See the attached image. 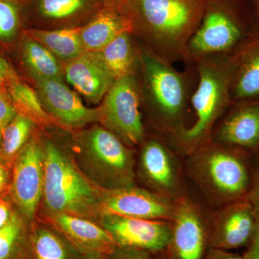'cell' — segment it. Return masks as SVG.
Segmentation results:
<instances>
[{"mask_svg":"<svg viewBox=\"0 0 259 259\" xmlns=\"http://www.w3.org/2000/svg\"><path fill=\"white\" fill-rule=\"evenodd\" d=\"M107 8H112L115 10H120L122 5L125 3L127 0H102Z\"/></svg>","mask_w":259,"mask_h":259,"instance_id":"obj_38","label":"cell"},{"mask_svg":"<svg viewBox=\"0 0 259 259\" xmlns=\"http://www.w3.org/2000/svg\"><path fill=\"white\" fill-rule=\"evenodd\" d=\"M44 152V195L56 214L86 217L100 209L101 194L57 146L48 142Z\"/></svg>","mask_w":259,"mask_h":259,"instance_id":"obj_6","label":"cell"},{"mask_svg":"<svg viewBox=\"0 0 259 259\" xmlns=\"http://www.w3.org/2000/svg\"><path fill=\"white\" fill-rule=\"evenodd\" d=\"M203 259H245L244 255L230 253L228 250L209 248Z\"/></svg>","mask_w":259,"mask_h":259,"instance_id":"obj_34","label":"cell"},{"mask_svg":"<svg viewBox=\"0 0 259 259\" xmlns=\"http://www.w3.org/2000/svg\"><path fill=\"white\" fill-rule=\"evenodd\" d=\"M18 81V76L9 63L0 56V93L8 90L12 83Z\"/></svg>","mask_w":259,"mask_h":259,"instance_id":"obj_32","label":"cell"},{"mask_svg":"<svg viewBox=\"0 0 259 259\" xmlns=\"http://www.w3.org/2000/svg\"><path fill=\"white\" fill-rule=\"evenodd\" d=\"M257 218L258 212L246 197L225 205L209 226L208 248L228 250L249 244Z\"/></svg>","mask_w":259,"mask_h":259,"instance_id":"obj_14","label":"cell"},{"mask_svg":"<svg viewBox=\"0 0 259 259\" xmlns=\"http://www.w3.org/2000/svg\"><path fill=\"white\" fill-rule=\"evenodd\" d=\"M141 106L137 76H124L115 80L104 97L100 120L127 146H137L146 139Z\"/></svg>","mask_w":259,"mask_h":259,"instance_id":"obj_8","label":"cell"},{"mask_svg":"<svg viewBox=\"0 0 259 259\" xmlns=\"http://www.w3.org/2000/svg\"><path fill=\"white\" fill-rule=\"evenodd\" d=\"M131 32L127 19L118 10L102 8L90 23L81 26V44L85 51H101L116 37Z\"/></svg>","mask_w":259,"mask_h":259,"instance_id":"obj_19","label":"cell"},{"mask_svg":"<svg viewBox=\"0 0 259 259\" xmlns=\"http://www.w3.org/2000/svg\"><path fill=\"white\" fill-rule=\"evenodd\" d=\"M205 0H127L120 8L131 33L162 60L186 62L191 38L203 15Z\"/></svg>","mask_w":259,"mask_h":259,"instance_id":"obj_1","label":"cell"},{"mask_svg":"<svg viewBox=\"0 0 259 259\" xmlns=\"http://www.w3.org/2000/svg\"><path fill=\"white\" fill-rule=\"evenodd\" d=\"M100 209L103 214L154 221H171L175 201L153 191L134 186L105 190L101 195Z\"/></svg>","mask_w":259,"mask_h":259,"instance_id":"obj_11","label":"cell"},{"mask_svg":"<svg viewBox=\"0 0 259 259\" xmlns=\"http://www.w3.org/2000/svg\"><path fill=\"white\" fill-rule=\"evenodd\" d=\"M248 245L249 248L243 254L245 259H259V212L254 233Z\"/></svg>","mask_w":259,"mask_h":259,"instance_id":"obj_33","label":"cell"},{"mask_svg":"<svg viewBox=\"0 0 259 259\" xmlns=\"http://www.w3.org/2000/svg\"><path fill=\"white\" fill-rule=\"evenodd\" d=\"M134 40V36L131 32H125L99 51L115 80L124 76H138L141 51L135 47Z\"/></svg>","mask_w":259,"mask_h":259,"instance_id":"obj_21","label":"cell"},{"mask_svg":"<svg viewBox=\"0 0 259 259\" xmlns=\"http://www.w3.org/2000/svg\"><path fill=\"white\" fill-rule=\"evenodd\" d=\"M211 141L242 152L259 151V99L232 102L213 130Z\"/></svg>","mask_w":259,"mask_h":259,"instance_id":"obj_12","label":"cell"},{"mask_svg":"<svg viewBox=\"0 0 259 259\" xmlns=\"http://www.w3.org/2000/svg\"><path fill=\"white\" fill-rule=\"evenodd\" d=\"M102 226L117 246L165 253L171 236V221L103 214Z\"/></svg>","mask_w":259,"mask_h":259,"instance_id":"obj_10","label":"cell"},{"mask_svg":"<svg viewBox=\"0 0 259 259\" xmlns=\"http://www.w3.org/2000/svg\"><path fill=\"white\" fill-rule=\"evenodd\" d=\"M32 123L33 122L28 117L18 114L7 126L0 142L5 156L13 157L21 151L27 144Z\"/></svg>","mask_w":259,"mask_h":259,"instance_id":"obj_27","label":"cell"},{"mask_svg":"<svg viewBox=\"0 0 259 259\" xmlns=\"http://www.w3.org/2000/svg\"><path fill=\"white\" fill-rule=\"evenodd\" d=\"M84 163L104 190L131 187L134 182L132 151L105 127L90 130L83 136Z\"/></svg>","mask_w":259,"mask_h":259,"instance_id":"obj_7","label":"cell"},{"mask_svg":"<svg viewBox=\"0 0 259 259\" xmlns=\"http://www.w3.org/2000/svg\"><path fill=\"white\" fill-rule=\"evenodd\" d=\"M244 153L210 141L187 155L192 177L214 203L227 205L248 194L251 180Z\"/></svg>","mask_w":259,"mask_h":259,"instance_id":"obj_5","label":"cell"},{"mask_svg":"<svg viewBox=\"0 0 259 259\" xmlns=\"http://www.w3.org/2000/svg\"><path fill=\"white\" fill-rule=\"evenodd\" d=\"M65 78L88 102L97 104L104 99L115 79L99 51H85L65 66Z\"/></svg>","mask_w":259,"mask_h":259,"instance_id":"obj_17","label":"cell"},{"mask_svg":"<svg viewBox=\"0 0 259 259\" xmlns=\"http://www.w3.org/2000/svg\"><path fill=\"white\" fill-rule=\"evenodd\" d=\"M44 152L35 140L25 144L17 155L12 194L24 215L32 219L44 194Z\"/></svg>","mask_w":259,"mask_h":259,"instance_id":"obj_13","label":"cell"},{"mask_svg":"<svg viewBox=\"0 0 259 259\" xmlns=\"http://www.w3.org/2000/svg\"><path fill=\"white\" fill-rule=\"evenodd\" d=\"M107 259H167L165 253H154L148 250L117 246Z\"/></svg>","mask_w":259,"mask_h":259,"instance_id":"obj_30","label":"cell"},{"mask_svg":"<svg viewBox=\"0 0 259 259\" xmlns=\"http://www.w3.org/2000/svg\"><path fill=\"white\" fill-rule=\"evenodd\" d=\"M259 34L247 0H205L202 20L189 42L185 64L235 57Z\"/></svg>","mask_w":259,"mask_h":259,"instance_id":"obj_3","label":"cell"},{"mask_svg":"<svg viewBox=\"0 0 259 259\" xmlns=\"http://www.w3.org/2000/svg\"><path fill=\"white\" fill-rule=\"evenodd\" d=\"M42 105L54 120L67 127H79L100 120V110L85 106L79 96L61 79L36 81Z\"/></svg>","mask_w":259,"mask_h":259,"instance_id":"obj_16","label":"cell"},{"mask_svg":"<svg viewBox=\"0 0 259 259\" xmlns=\"http://www.w3.org/2000/svg\"><path fill=\"white\" fill-rule=\"evenodd\" d=\"M247 2L259 27V0H247Z\"/></svg>","mask_w":259,"mask_h":259,"instance_id":"obj_37","label":"cell"},{"mask_svg":"<svg viewBox=\"0 0 259 259\" xmlns=\"http://www.w3.org/2000/svg\"><path fill=\"white\" fill-rule=\"evenodd\" d=\"M23 56L25 64L35 81L62 78L63 71L58 58L30 37L24 42Z\"/></svg>","mask_w":259,"mask_h":259,"instance_id":"obj_23","label":"cell"},{"mask_svg":"<svg viewBox=\"0 0 259 259\" xmlns=\"http://www.w3.org/2000/svg\"><path fill=\"white\" fill-rule=\"evenodd\" d=\"M237 56L228 59H207L195 66L197 88L191 97L195 120L190 127L166 139L181 152L190 154L211 141L216 124L232 103L231 86Z\"/></svg>","mask_w":259,"mask_h":259,"instance_id":"obj_4","label":"cell"},{"mask_svg":"<svg viewBox=\"0 0 259 259\" xmlns=\"http://www.w3.org/2000/svg\"><path fill=\"white\" fill-rule=\"evenodd\" d=\"M246 198L251 202L257 212H259V166L254 179L250 183L249 191L247 194Z\"/></svg>","mask_w":259,"mask_h":259,"instance_id":"obj_35","label":"cell"},{"mask_svg":"<svg viewBox=\"0 0 259 259\" xmlns=\"http://www.w3.org/2000/svg\"><path fill=\"white\" fill-rule=\"evenodd\" d=\"M87 259H107V255L100 254V253L89 254Z\"/></svg>","mask_w":259,"mask_h":259,"instance_id":"obj_40","label":"cell"},{"mask_svg":"<svg viewBox=\"0 0 259 259\" xmlns=\"http://www.w3.org/2000/svg\"><path fill=\"white\" fill-rule=\"evenodd\" d=\"M18 115L16 109L12 103L9 95L5 92L0 93V142L7 126Z\"/></svg>","mask_w":259,"mask_h":259,"instance_id":"obj_31","label":"cell"},{"mask_svg":"<svg viewBox=\"0 0 259 259\" xmlns=\"http://www.w3.org/2000/svg\"><path fill=\"white\" fill-rule=\"evenodd\" d=\"M21 238V226L13 216L0 229V259H13Z\"/></svg>","mask_w":259,"mask_h":259,"instance_id":"obj_28","label":"cell"},{"mask_svg":"<svg viewBox=\"0 0 259 259\" xmlns=\"http://www.w3.org/2000/svg\"><path fill=\"white\" fill-rule=\"evenodd\" d=\"M81 30V27L31 30L26 31V35L47 48L58 59L69 62L85 52L80 36Z\"/></svg>","mask_w":259,"mask_h":259,"instance_id":"obj_22","label":"cell"},{"mask_svg":"<svg viewBox=\"0 0 259 259\" xmlns=\"http://www.w3.org/2000/svg\"><path fill=\"white\" fill-rule=\"evenodd\" d=\"M32 248L34 259H76L71 246L47 228H38L34 233Z\"/></svg>","mask_w":259,"mask_h":259,"instance_id":"obj_25","label":"cell"},{"mask_svg":"<svg viewBox=\"0 0 259 259\" xmlns=\"http://www.w3.org/2000/svg\"><path fill=\"white\" fill-rule=\"evenodd\" d=\"M19 22L20 15L16 3L0 0V39L9 40L14 36Z\"/></svg>","mask_w":259,"mask_h":259,"instance_id":"obj_29","label":"cell"},{"mask_svg":"<svg viewBox=\"0 0 259 259\" xmlns=\"http://www.w3.org/2000/svg\"><path fill=\"white\" fill-rule=\"evenodd\" d=\"M140 165L153 192L172 199L179 186V168L168 141L159 136L144 139Z\"/></svg>","mask_w":259,"mask_h":259,"instance_id":"obj_15","label":"cell"},{"mask_svg":"<svg viewBox=\"0 0 259 259\" xmlns=\"http://www.w3.org/2000/svg\"><path fill=\"white\" fill-rule=\"evenodd\" d=\"M259 99V34L237 56L231 86L232 102Z\"/></svg>","mask_w":259,"mask_h":259,"instance_id":"obj_20","label":"cell"},{"mask_svg":"<svg viewBox=\"0 0 259 259\" xmlns=\"http://www.w3.org/2000/svg\"><path fill=\"white\" fill-rule=\"evenodd\" d=\"M8 92L18 114L41 125H49L54 120L44 108L38 94L26 83L18 80L10 85Z\"/></svg>","mask_w":259,"mask_h":259,"instance_id":"obj_24","label":"cell"},{"mask_svg":"<svg viewBox=\"0 0 259 259\" xmlns=\"http://www.w3.org/2000/svg\"><path fill=\"white\" fill-rule=\"evenodd\" d=\"M10 209L4 201H0V229L3 228L10 220Z\"/></svg>","mask_w":259,"mask_h":259,"instance_id":"obj_36","label":"cell"},{"mask_svg":"<svg viewBox=\"0 0 259 259\" xmlns=\"http://www.w3.org/2000/svg\"><path fill=\"white\" fill-rule=\"evenodd\" d=\"M7 181V173L4 167L0 164V192L4 188Z\"/></svg>","mask_w":259,"mask_h":259,"instance_id":"obj_39","label":"cell"},{"mask_svg":"<svg viewBox=\"0 0 259 259\" xmlns=\"http://www.w3.org/2000/svg\"><path fill=\"white\" fill-rule=\"evenodd\" d=\"M167 259H203L208 249L209 226L202 210L187 197H177Z\"/></svg>","mask_w":259,"mask_h":259,"instance_id":"obj_9","label":"cell"},{"mask_svg":"<svg viewBox=\"0 0 259 259\" xmlns=\"http://www.w3.org/2000/svg\"><path fill=\"white\" fill-rule=\"evenodd\" d=\"M54 223L71 244L88 255H108L117 247L103 227L84 218L73 214H56Z\"/></svg>","mask_w":259,"mask_h":259,"instance_id":"obj_18","label":"cell"},{"mask_svg":"<svg viewBox=\"0 0 259 259\" xmlns=\"http://www.w3.org/2000/svg\"><path fill=\"white\" fill-rule=\"evenodd\" d=\"M44 18L53 21H70L83 16L95 7V0H38Z\"/></svg>","mask_w":259,"mask_h":259,"instance_id":"obj_26","label":"cell"},{"mask_svg":"<svg viewBox=\"0 0 259 259\" xmlns=\"http://www.w3.org/2000/svg\"><path fill=\"white\" fill-rule=\"evenodd\" d=\"M137 76L142 105L154 127L164 139H169L185 128L186 112L193 93L195 66L180 71L143 47Z\"/></svg>","mask_w":259,"mask_h":259,"instance_id":"obj_2","label":"cell"},{"mask_svg":"<svg viewBox=\"0 0 259 259\" xmlns=\"http://www.w3.org/2000/svg\"><path fill=\"white\" fill-rule=\"evenodd\" d=\"M5 1L13 2V3H17L18 0H5Z\"/></svg>","mask_w":259,"mask_h":259,"instance_id":"obj_41","label":"cell"}]
</instances>
